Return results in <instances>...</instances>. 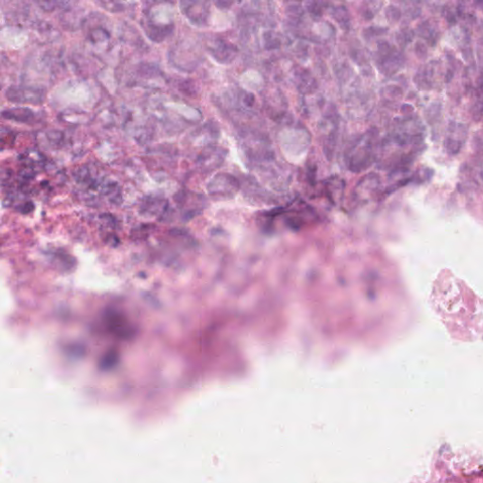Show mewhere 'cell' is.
I'll return each instance as SVG.
<instances>
[{"mask_svg": "<svg viewBox=\"0 0 483 483\" xmlns=\"http://www.w3.org/2000/svg\"><path fill=\"white\" fill-rule=\"evenodd\" d=\"M9 100L17 103H41L44 100L43 92L32 88H11L7 92Z\"/></svg>", "mask_w": 483, "mask_h": 483, "instance_id": "cell-1", "label": "cell"}, {"mask_svg": "<svg viewBox=\"0 0 483 483\" xmlns=\"http://www.w3.org/2000/svg\"><path fill=\"white\" fill-rule=\"evenodd\" d=\"M2 116L7 119L15 120L16 122L27 123V122H31L33 119L34 114L28 108H16V109H11L3 112Z\"/></svg>", "mask_w": 483, "mask_h": 483, "instance_id": "cell-2", "label": "cell"}]
</instances>
